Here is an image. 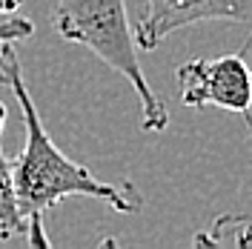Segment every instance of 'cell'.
<instances>
[{
    "label": "cell",
    "instance_id": "277c9868",
    "mask_svg": "<svg viewBox=\"0 0 252 249\" xmlns=\"http://www.w3.org/2000/svg\"><path fill=\"white\" fill-rule=\"evenodd\" d=\"M252 0H146V15L135 29V43L146 52L160 46L172 31L201 20L250 23Z\"/></svg>",
    "mask_w": 252,
    "mask_h": 249
},
{
    "label": "cell",
    "instance_id": "8992f818",
    "mask_svg": "<svg viewBox=\"0 0 252 249\" xmlns=\"http://www.w3.org/2000/svg\"><path fill=\"white\" fill-rule=\"evenodd\" d=\"M26 232V218L17 209L15 181H12V163L0 149V238H15Z\"/></svg>",
    "mask_w": 252,
    "mask_h": 249
},
{
    "label": "cell",
    "instance_id": "ba28073f",
    "mask_svg": "<svg viewBox=\"0 0 252 249\" xmlns=\"http://www.w3.org/2000/svg\"><path fill=\"white\" fill-rule=\"evenodd\" d=\"M23 6V0H0V15H12Z\"/></svg>",
    "mask_w": 252,
    "mask_h": 249
},
{
    "label": "cell",
    "instance_id": "3957f363",
    "mask_svg": "<svg viewBox=\"0 0 252 249\" xmlns=\"http://www.w3.org/2000/svg\"><path fill=\"white\" fill-rule=\"evenodd\" d=\"M247 49L220 58H195L175 69L178 100L187 109L218 106L223 112L247 115L252 103V78L247 66Z\"/></svg>",
    "mask_w": 252,
    "mask_h": 249
},
{
    "label": "cell",
    "instance_id": "5b68a950",
    "mask_svg": "<svg viewBox=\"0 0 252 249\" xmlns=\"http://www.w3.org/2000/svg\"><path fill=\"white\" fill-rule=\"evenodd\" d=\"M195 247L212 249H250V218L247 215H223L204 232L195 235Z\"/></svg>",
    "mask_w": 252,
    "mask_h": 249
},
{
    "label": "cell",
    "instance_id": "6da1fadb",
    "mask_svg": "<svg viewBox=\"0 0 252 249\" xmlns=\"http://www.w3.org/2000/svg\"><path fill=\"white\" fill-rule=\"evenodd\" d=\"M3 75L9 78V86L15 92L20 112H23V129H26V146L20 149V155L12 160V181H15V195H17V209L23 218L29 215H43L46 209L58 206L63 198L72 195H86L97 201L109 203L118 212H138L143 206L141 192L126 184L124 189L97 181L86 166L75 163L72 157H66L55 146V140L49 138L46 126L40 121V115L34 109L26 89V80L17 63L15 43L6 46V61H3Z\"/></svg>",
    "mask_w": 252,
    "mask_h": 249
},
{
    "label": "cell",
    "instance_id": "7a4b0ae2",
    "mask_svg": "<svg viewBox=\"0 0 252 249\" xmlns=\"http://www.w3.org/2000/svg\"><path fill=\"white\" fill-rule=\"evenodd\" d=\"M52 23L63 40L86 46L109 69L121 72L138 92L146 132H163L169 126V112L143 78L138 63V43L129 26L124 0H58Z\"/></svg>",
    "mask_w": 252,
    "mask_h": 249
},
{
    "label": "cell",
    "instance_id": "52a82bcc",
    "mask_svg": "<svg viewBox=\"0 0 252 249\" xmlns=\"http://www.w3.org/2000/svg\"><path fill=\"white\" fill-rule=\"evenodd\" d=\"M6 46H9V43H0V75H3V61H6ZM3 124H6V106L0 103V132H3Z\"/></svg>",
    "mask_w": 252,
    "mask_h": 249
}]
</instances>
